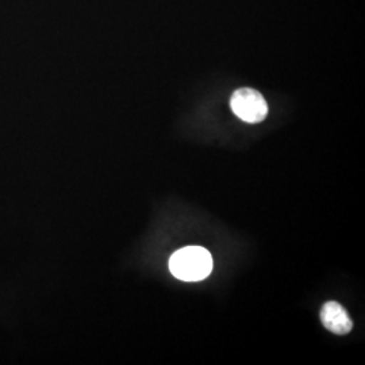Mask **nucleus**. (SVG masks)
I'll return each instance as SVG.
<instances>
[{
    "mask_svg": "<svg viewBox=\"0 0 365 365\" xmlns=\"http://www.w3.org/2000/svg\"><path fill=\"white\" fill-rule=\"evenodd\" d=\"M170 274L182 282H200L212 271V257L200 247H187L172 255Z\"/></svg>",
    "mask_w": 365,
    "mask_h": 365,
    "instance_id": "f257e3e1",
    "label": "nucleus"
},
{
    "mask_svg": "<svg viewBox=\"0 0 365 365\" xmlns=\"http://www.w3.org/2000/svg\"><path fill=\"white\" fill-rule=\"evenodd\" d=\"M230 107L237 117L248 123H260L268 115V105L260 92L240 88L230 98Z\"/></svg>",
    "mask_w": 365,
    "mask_h": 365,
    "instance_id": "f03ea898",
    "label": "nucleus"
},
{
    "mask_svg": "<svg viewBox=\"0 0 365 365\" xmlns=\"http://www.w3.org/2000/svg\"><path fill=\"white\" fill-rule=\"evenodd\" d=\"M321 321L329 331L344 336L352 330L353 322L346 310L337 302H327L321 310Z\"/></svg>",
    "mask_w": 365,
    "mask_h": 365,
    "instance_id": "7ed1b4c3",
    "label": "nucleus"
}]
</instances>
